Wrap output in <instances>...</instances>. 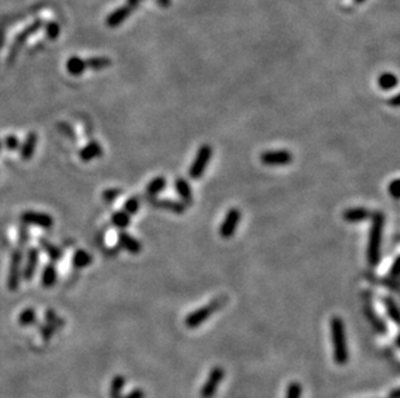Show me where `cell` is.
Returning a JSON list of instances; mask_svg holds the SVG:
<instances>
[{
  "instance_id": "6da1fadb",
  "label": "cell",
  "mask_w": 400,
  "mask_h": 398,
  "mask_svg": "<svg viewBox=\"0 0 400 398\" xmlns=\"http://www.w3.org/2000/svg\"><path fill=\"white\" fill-rule=\"evenodd\" d=\"M372 224L369 230L368 248H367V260L372 268H376L381 263V248H382L383 226H385V215L381 211L372 214Z\"/></svg>"
},
{
  "instance_id": "7a4b0ae2",
  "label": "cell",
  "mask_w": 400,
  "mask_h": 398,
  "mask_svg": "<svg viewBox=\"0 0 400 398\" xmlns=\"http://www.w3.org/2000/svg\"><path fill=\"white\" fill-rule=\"evenodd\" d=\"M330 332H332L333 342V358L338 366H343L348 362V348L346 341V331H344L343 319L338 316L332 317L330 319Z\"/></svg>"
},
{
  "instance_id": "3957f363",
  "label": "cell",
  "mask_w": 400,
  "mask_h": 398,
  "mask_svg": "<svg viewBox=\"0 0 400 398\" xmlns=\"http://www.w3.org/2000/svg\"><path fill=\"white\" fill-rule=\"evenodd\" d=\"M227 302L226 296H220V297L215 298L212 302H210L209 304L205 305V307H201L196 311L191 312L188 316L186 317V326L188 328H197L202 325L203 322H206L207 319L212 316L216 311H219L221 307H224Z\"/></svg>"
},
{
  "instance_id": "277c9868",
  "label": "cell",
  "mask_w": 400,
  "mask_h": 398,
  "mask_svg": "<svg viewBox=\"0 0 400 398\" xmlns=\"http://www.w3.org/2000/svg\"><path fill=\"white\" fill-rule=\"evenodd\" d=\"M212 157V147L209 143H203L198 149L196 158L192 162L191 167H189V176L193 180H200L206 171L207 166L210 163V159Z\"/></svg>"
},
{
  "instance_id": "5b68a950",
  "label": "cell",
  "mask_w": 400,
  "mask_h": 398,
  "mask_svg": "<svg viewBox=\"0 0 400 398\" xmlns=\"http://www.w3.org/2000/svg\"><path fill=\"white\" fill-rule=\"evenodd\" d=\"M22 261H24V255H22L21 248L15 250L11 255L9 272L7 277V287L9 291H16L20 288L21 277H22Z\"/></svg>"
},
{
  "instance_id": "8992f818",
  "label": "cell",
  "mask_w": 400,
  "mask_h": 398,
  "mask_svg": "<svg viewBox=\"0 0 400 398\" xmlns=\"http://www.w3.org/2000/svg\"><path fill=\"white\" fill-rule=\"evenodd\" d=\"M226 376V371H224L223 367L220 366H215L212 367L211 371H210L209 376H207V380L205 381V384L202 385L200 390V397L201 398H214L215 393L218 390L219 385H220L221 380Z\"/></svg>"
},
{
  "instance_id": "52a82bcc",
  "label": "cell",
  "mask_w": 400,
  "mask_h": 398,
  "mask_svg": "<svg viewBox=\"0 0 400 398\" xmlns=\"http://www.w3.org/2000/svg\"><path fill=\"white\" fill-rule=\"evenodd\" d=\"M240 220H241V211L239 208L232 207L230 208V211L227 212L226 217L221 221L220 228H219V234L224 239H230L235 235L236 230L239 228Z\"/></svg>"
},
{
  "instance_id": "ba28073f",
  "label": "cell",
  "mask_w": 400,
  "mask_h": 398,
  "mask_svg": "<svg viewBox=\"0 0 400 398\" xmlns=\"http://www.w3.org/2000/svg\"><path fill=\"white\" fill-rule=\"evenodd\" d=\"M24 225H34L41 229H51L53 226V217L50 214L38 211H25L20 216Z\"/></svg>"
},
{
  "instance_id": "9c48e42d",
  "label": "cell",
  "mask_w": 400,
  "mask_h": 398,
  "mask_svg": "<svg viewBox=\"0 0 400 398\" xmlns=\"http://www.w3.org/2000/svg\"><path fill=\"white\" fill-rule=\"evenodd\" d=\"M260 162L265 166H288L293 162V154L289 150H268L260 154Z\"/></svg>"
},
{
  "instance_id": "30bf717a",
  "label": "cell",
  "mask_w": 400,
  "mask_h": 398,
  "mask_svg": "<svg viewBox=\"0 0 400 398\" xmlns=\"http://www.w3.org/2000/svg\"><path fill=\"white\" fill-rule=\"evenodd\" d=\"M39 265V250L36 247H29L26 251V259L25 264L22 267V278L26 282H30L34 275H35L36 269Z\"/></svg>"
},
{
  "instance_id": "8fae6325",
  "label": "cell",
  "mask_w": 400,
  "mask_h": 398,
  "mask_svg": "<svg viewBox=\"0 0 400 398\" xmlns=\"http://www.w3.org/2000/svg\"><path fill=\"white\" fill-rule=\"evenodd\" d=\"M117 243L119 248L124 250V251L131 254V255H139L143 250L142 243L139 242L135 237H132V235L128 234V233H126L123 230L118 233Z\"/></svg>"
},
{
  "instance_id": "7c38bea8",
  "label": "cell",
  "mask_w": 400,
  "mask_h": 398,
  "mask_svg": "<svg viewBox=\"0 0 400 398\" xmlns=\"http://www.w3.org/2000/svg\"><path fill=\"white\" fill-rule=\"evenodd\" d=\"M364 314L377 334L380 335L387 334V326H386L385 321L377 314V312L374 311L373 307H372L371 302H367V304L364 305Z\"/></svg>"
},
{
  "instance_id": "4fadbf2b",
  "label": "cell",
  "mask_w": 400,
  "mask_h": 398,
  "mask_svg": "<svg viewBox=\"0 0 400 398\" xmlns=\"http://www.w3.org/2000/svg\"><path fill=\"white\" fill-rule=\"evenodd\" d=\"M103 146L100 142L97 141H90L88 143H85L84 146L78 152V157L82 162L88 163V162L94 161V159L99 158L103 156Z\"/></svg>"
},
{
  "instance_id": "5bb4252c",
  "label": "cell",
  "mask_w": 400,
  "mask_h": 398,
  "mask_svg": "<svg viewBox=\"0 0 400 398\" xmlns=\"http://www.w3.org/2000/svg\"><path fill=\"white\" fill-rule=\"evenodd\" d=\"M342 216H343V220L346 223L358 224V223H363L365 220L371 219L372 212L369 211L368 208L365 207H352V208H347V210L343 212Z\"/></svg>"
},
{
  "instance_id": "9a60e30c",
  "label": "cell",
  "mask_w": 400,
  "mask_h": 398,
  "mask_svg": "<svg viewBox=\"0 0 400 398\" xmlns=\"http://www.w3.org/2000/svg\"><path fill=\"white\" fill-rule=\"evenodd\" d=\"M36 143H38V135L35 132H29L26 135V138L24 140V142L21 143L20 149H18L22 161L27 162L32 158L36 149Z\"/></svg>"
},
{
  "instance_id": "2e32d148",
  "label": "cell",
  "mask_w": 400,
  "mask_h": 398,
  "mask_svg": "<svg viewBox=\"0 0 400 398\" xmlns=\"http://www.w3.org/2000/svg\"><path fill=\"white\" fill-rule=\"evenodd\" d=\"M175 190L177 195L182 199V203L184 206L193 205V193H192V187L189 182L183 177H177L175 180Z\"/></svg>"
},
{
  "instance_id": "e0dca14e",
  "label": "cell",
  "mask_w": 400,
  "mask_h": 398,
  "mask_svg": "<svg viewBox=\"0 0 400 398\" xmlns=\"http://www.w3.org/2000/svg\"><path fill=\"white\" fill-rule=\"evenodd\" d=\"M153 205L156 207L162 208L165 211L172 212L175 215H183L186 212V206L183 205L179 201H174V199L165 198V199H153Z\"/></svg>"
},
{
  "instance_id": "ac0fdd59",
  "label": "cell",
  "mask_w": 400,
  "mask_h": 398,
  "mask_svg": "<svg viewBox=\"0 0 400 398\" xmlns=\"http://www.w3.org/2000/svg\"><path fill=\"white\" fill-rule=\"evenodd\" d=\"M57 278H59V274H57V269L55 267V264H47L45 269H43V272H41V286L45 287V288H52L57 283Z\"/></svg>"
},
{
  "instance_id": "d6986e66",
  "label": "cell",
  "mask_w": 400,
  "mask_h": 398,
  "mask_svg": "<svg viewBox=\"0 0 400 398\" xmlns=\"http://www.w3.org/2000/svg\"><path fill=\"white\" fill-rule=\"evenodd\" d=\"M39 246L45 251V254L50 258V260L52 263H57V261H60L62 259L61 248H59L56 244H53L52 242L47 240L46 238H39Z\"/></svg>"
},
{
  "instance_id": "ffe728a7",
  "label": "cell",
  "mask_w": 400,
  "mask_h": 398,
  "mask_svg": "<svg viewBox=\"0 0 400 398\" xmlns=\"http://www.w3.org/2000/svg\"><path fill=\"white\" fill-rule=\"evenodd\" d=\"M92 255L90 252H87L85 250H77L74 252L73 259H71V264L75 269H84V268L90 267L92 264Z\"/></svg>"
},
{
  "instance_id": "44dd1931",
  "label": "cell",
  "mask_w": 400,
  "mask_h": 398,
  "mask_svg": "<svg viewBox=\"0 0 400 398\" xmlns=\"http://www.w3.org/2000/svg\"><path fill=\"white\" fill-rule=\"evenodd\" d=\"M65 325V321L62 318H57L55 322H51V323H46L43 327H40V335L41 337H43V340L45 341H50L51 339H52V336L55 334H56L57 330H61L62 327H64Z\"/></svg>"
},
{
  "instance_id": "7402d4cb",
  "label": "cell",
  "mask_w": 400,
  "mask_h": 398,
  "mask_svg": "<svg viewBox=\"0 0 400 398\" xmlns=\"http://www.w3.org/2000/svg\"><path fill=\"white\" fill-rule=\"evenodd\" d=\"M129 13H131V9H129L128 7L127 6L122 7V8L114 11V12H113L109 17L106 18V25H108L109 27L118 26V25H121L122 22H123V21L128 17Z\"/></svg>"
},
{
  "instance_id": "603a6c76",
  "label": "cell",
  "mask_w": 400,
  "mask_h": 398,
  "mask_svg": "<svg viewBox=\"0 0 400 398\" xmlns=\"http://www.w3.org/2000/svg\"><path fill=\"white\" fill-rule=\"evenodd\" d=\"M382 303L388 318L391 319L395 325H399V308H397L396 302H395L391 296H385V297L382 298Z\"/></svg>"
},
{
  "instance_id": "cb8c5ba5",
  "label": "cell",
  "mask_w": 400,
  "mask_h": 398,
  "mask_svg": "<svg viewBox=\"0 0 400 398\" xmlns=\"http://www.w3.org/2000/svg\"><path fill=\"white\" fill-rule=\"evenodd\" d=\"M166 185H167V181H166L165 176H157V177L152 179L149 181V184L147 185L148 196L158 195L161 191L165 190Z\"/></svg>"
},
{
  "instance_id": "d4e9b609",
  "label": "cell",
  "mask_w": 400,
  "mask_h": 398,
  "mask_svg": "<svg viewBox=\"0 0 400 398\" xmlns=\"http://www.w3.org/2000/svg\"><path fill=\"white\" fill-rule=\"evenodd\" d=\"M85 62L84 60L79 59L77 56H73L66 61V70L70 75L73 76H79L84 73L85 70Z\"/></svg>"
},
{
  "instance_id": "484cf974",
  "label": "cell",
  "mask_w": 400,
  "mask_h": 398,
  "mask_svg": "<svg viewBox=\"0 0 400 398\" xmlns=\"http://www.w3.org/2000/svg\"><path fill=\"white\" fill-rule=\"evenodd\" d=\"M124 385H126V378L123 375H117L114 376V379L112 380V384H110V389H109V397L110 398H119L122 395V392L124 389Z\"/></svg>"
},
{
  "instance_id": "4316f807",
  "label": "cell",
  "mask_w": 400,
  "mask_h": 398,
  "mask_svg": "<svg viewBox=\"0 0 400 398\" xmlns=\"http://www.w3.org/2000/svg\"><path fill=\"white\" fill-rule=\"evenodd\" d=\"M18 325L21 327H27L36 322V312L34 308H25L18 316Z\"/></svg>"
},
{
  "instance_id": "83f0119b",
  "label": "cell",
  "mask_w": 400,
  "mask_h": 398,
  "mask_svg": "<svg viewBox=\"0 0 400 398\" xmlns=\"http://www.w3.org/2000/svg\"><path fill=\"white\" fill-rule=\"evenodd\" d=\"M113 225L115 226L117 229H123L128 228L129 224H131V217H129L128 214H126L124 211H117L112 215V219H110Z\"/></svg>"
},
{
  "instance_id": "f1b7e54d",
  "label": "cell",
  "mask_w": 400,
  "mask_h": 398,
  "mask_svg": "<svg viewBox=\"0 0 400 398\" xmlns=\"http://www.w3.org/2000/svg\"><path fill=\"white\" fill-rule=\"evenodd\" d=\"M85 68H90L95 71L104 70V69L109 68L112 61L106 57H91L88 60H84Z\"/></svg>"
},
{
  "instance_id": "f546056e",
  "label": "cell",
  "mask_w": 400,
  "mask_h": 398,
  "mask_svg": "<svg viewBox=\"0 0 400 398\" xmlns=\"http://www.w3.org/2000/svg\"><path fill=\"white\" fill-rule=\"evenodd\" d=\"M378 87L383 91H390L397 85V78L391 73H383L378 78Z\"/></svg>"
},
{
  "instance_id": "4dcf8cb0",
  "label": "cell",
  "mask_w": 400,
  "mask_h": 398,
  "mask_svg": "<svg viewBox=\"0 0 400 398\" xmlns=\"http://www.w3.org/2000/svg\"><path fill=\"white\" fill-rule=\"evenodd\" d=\"M139 210H140V202H139V199L136 198V196H131V198H128L126 202H124L123 211L126 212V214H128L129 216L138 214Z\"/></svg>"
},
{
  "instance_id": "1f68e13d",
  "label": "cell",
  "mask_w": 400,
  "mask_h": 398,
  "mask_svg": "<svg viewBox=\"0 0 400 398\" xmlns=\"http://www.w3.org/2000/svg\"><path fill=\"white\" fill-rule=\"evenodd\" d=\"M3 142V147H6L8 152H17L21 146V142L16 135H7Z\"/></svg>"
},
{
  "instance_id": "d6a6232c",
  "label": "cell",
  "mask_w": 400,
  "mask_h": 398,
  "mask_svg": "<svg viewBox=\"0 0 400 398\" xmlns=\"http://www.w3.org/2000/svg\"><path fill=\"white\" fill-rule=\"evenodd\" d=\"M119 195H122V190L121 189H118V187H109V189H105V190L103 191L104 202L108 203V205L114 203Z\"/></svg>"
},
{
  "instance_id": "836d02e7",
  "label": "cell",
  "mask_w": 400,
  "mask_h": 398,
  "mask_svg": "<svg viewBox=\"0 0 400 398\" xmlns=\"http://www.w3.org/2000/svg\"><path fill=\"white\" fill-rule=\"evenodd\" d=\"M285 398H302V384L299 381H291L286 389Z\"/></svg>"
},
{
  "instance_id": "e575fe53",
  "label": "cell",
  "mask_w": 400,
  "mask_h": 398,
  "mask_svg": "<svg viewBox=\"0 0 400 398\" xmlns=\"http://www.w3.org/2000/svg\"><path fill=\"white\" fill-rule=\"evenodd\" d=\"M40 26H41V22H40V21H39V22H35V24L32 25L31 27H29V29H27V30H25V31L22 32V35L18 36L17 40H16V45H17V44L24 43L25 39H26L27 36H29L30 34H31V32H34V31H35V30H38Z\"/></svg>"
},
{
  "instance_id": "d590c367",
  "label": "cell",
  "mask_w": 400,
  "mask_h": 398,
  "mask_svg": "<svg viewBox=\"0 0 400 398\" xmlns=\"http://www.w3.org/2000/svg\"><path fill=\"white\" fill-rule=\"evenodd\" d=\"M399 256L397 258H395V260L392 261V265L391 268H390V270H388V278L390 279H394V281H397V278H399Z\"/></svg>"
},
{
  "instance_id": "8d00e7d4",
  "label": "cell",
  "mask_w": 400,
  "mask_h": 398,
  "mask_svg": "<svg viewBox=\"0 0 400 398\" xmlns=\"http://www.w3.org/2000/svg\"><path fill=\"white\" fill-rule=\"evenodd\" d=\"M399 179H395L392 180L390 184H388V193H390V195L392 196L394 199H399Z\"/></svg>"
},
{
  "instance_id": "74e56055",
  "label": "cell",
  "mask_w": 400,
  "mask_h": 398,
  "mask_svg": "<svg viewBox=\"0 0 400 398\" xmlns=\"http://www.w3.org/2000/svg\"><path fill=\"white\" fill-rule=\"evenodd\" d=\"M59 32H60V27L59 25L55 24V22H52V24H50L47 26V35L50 39H56L57 36H59Z\"/></svg>"
},
{
  "instance_id": "f35d334b",
  "label": "cell",
  "mask_w": 400,
  "mask_h": 398,
  "mask_svg": "<svg viewBox=\"0 0 400 398\" xmlns=\"http://www.w3.org/2000/svg\"><path fill=\"white\" fill-rule=\"evenodd\" d=\"M18 242L21 244H25V243L29 242V231H27L26 226H22L18 231Z\"/></svg>"
},
{
  "instance_id": "ab89813d",
  "label": "cell",
  "mask_w": 400,
  "mask_h": 398,
  "mask_svg": "<svg viewBox=\"0 0 400 398\" xmlns=\"http://www.w3.org/2000/svg\"><path fill=\"white\" fill-rule=\"evenodd\" d=\"M119 398H145V392L143 389H134L126 395H121Z\"/></svg>"
},
{
  "instance_id": "60d3db41",
  "label": "cell",
  "mask_w": 400,
  "mask_h": 398,
  "mask_svg": "<svg viewBox=\"0 0 400 398\" xmlns=\"http://www.w3.org/2000/svg\"><path fill=\"white\" fill-rule=\"evenodd\" d=\"M59 318L56 314V312L53 311V309H47L45 313V319H46V323H51V322H55L56 319Z\"/></svg>"
},
{
  "instance_id": "b9f144b4",
  "label": "cell",
  "mask_w": 400,
  "mask_h": 398,
  "mask_svg": "<svg viewBox=\"0 0 400 398\" xmlns=\"http://www.w3.org/2000/svg\"><path fill=\"white\" fill-rule=\"evenodd\" d=\"M388 104L391 106H394V108H397V106H399V94H395L392 98L388 100Z\"/></svg>"
},
{
  "instance_id": "7bdbcfd3",
  "label": "cell",
  "mask_w": 400,
  "mask_h": 398,
  "mask_svg": "<svg viewBox=\"0 0 400 398\" xmlns=\"http://www.w3.org/2000/svg\"><path fill=\"white\" fill-rule=\"evenodd\" d=\"M388 398H399V388H397V386L391 390V393H390Z\"/></svg>"
},
{
  "instance_id": "ee69618b",
  "label": "cell",
  "mask_w": 400,
  "mask_h": 398,
  "mask_svg": "<svg viewBox=\"0 0 400 398\" xmlns=\"http://www.w3.org/2000/svg\"><path fill=\"white\" fill-rule=\"evenodd\" d=\"M139 2H140V0H128V2H127V7H128L129 9H132L134 7L139 3Z\"/></svg>"
},
{
  "instance_id": "f6af8a7d",
  "label": "cell",
  "mask_w": 400,
  "mask_h": 398,
  "mask_svg": "<svg viewBox=\"0 0 400 398\" xmlns=\"http://www.w3.org/2000/svg\"><path fill=\"white\" fill-rule=\"evenodd\" d=\"M2 149H3V142H2V140H0V153H2Z\"/></svg>"
}]
</instances>
